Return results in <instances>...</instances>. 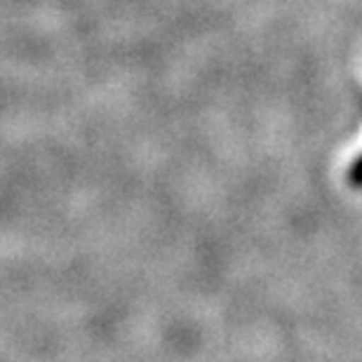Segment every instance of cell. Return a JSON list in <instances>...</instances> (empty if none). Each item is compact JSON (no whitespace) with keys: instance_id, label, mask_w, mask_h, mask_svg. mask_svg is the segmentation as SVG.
Wrapping results in <instances>:
<instances>
[{"instance_id":"cell-1","label":"cell","mask_w":362,"mask_h":362,"mask_svg":"<svg viewBox=\"0 0 362 362\" xmlns=\"http://www.w3.org/2000/svg\"><path fill=\"white\" fill-rule=\"evenodd\" d=\"M349 184L353 188H362V156H358L353 160L351 170H349Z\"/></svg>"}]
</instances>
